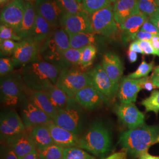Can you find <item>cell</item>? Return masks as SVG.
<instances>
[{"mask_svg": "<svg viewBox=\"0 0 159 159\" xmlns=\"http://www.w3.org/2000/svg\"><path fill=\"white\" fill-rule=\"evenodd\" d=\"M84 120L83 108L74 98H70L67 105L58 111L52 121L57 125L79 136L83 129Z\"/></svg>", "mask_w": 159, "mask_h": 159, "instance_id": "4", "label": "cell"}, {"mask_svg": "<svg viewBox=\"0 0 159 159\" xmlns=\"http://www.w3.org/2000/svg\"><path fill=\"white\" fill-rule=\"evenodd\" d=\"M23 102L21 118L26 129L35 125L47 124L52 120L47 114L35 106L29 100L25 98Z\"/></svg>", "mask_w": 159, "mask_h": 159, "instance_id": "15", "label": "cell"}, {"mask_svg": "<svg viewBox=\"0 0 159 159\" xmlns=\"http://www.w3.org/2000/svg\"><path fill=\"white\" fill-rule=\"evenodd\" d=\"M19 159H40V158L38 153V150H37V148H35L31 153Z\"/></svg>", "mask_w": 159, "mask_h": 159, "instance_id": "50", "label": "cell"}, {"mask_svg": "<svg viewBox=\"0 0 159 159\" xmlns=\"http://www.w3.org/2000/svg\"><path fill=\"white\" fill-rule=\"evenodd\" d=\"M36 15L37 11L33 4L26 1L23 21L18 32L21 41L30 37L35 21Z\"/></svg>", "mask_w": 159, "mask_h": 159, "instance_id": "26", "label": "cell"}, {"mask_svg": "<svg viewBox=\"0 0 159 159\" xmlns=\"http://www.w3.org/2000/svg\"><path fill=\"white\" fill-rule=\"evenodd\" d=\"M140 12L138 0H119L114 4V18L119 27L127 18Z\"/></svg>", "mask_w": 159, "mask_h": 159, "instance_id": "23", "label": "cell"}, {"mask_svg": "<svg viewBox=\"0 0 159 159\" xmlns=\"http://www.w3.org/2000/svg\"><path fill=\"white\" fill-rule=\"evenodd\" d=\"M102 66L114 83L119 84L124 71V66L120 57L114 52H107L102 57Z\"/></svg>", "mask_w": 159, "mask_h": 159, "instance_id": "20", "label": "cell"}, {"mask_svg": "<svg viewBox=\"0 0 159 159\" xmlns=\"http://www.w3.org/2000/svg\"><path fill=\"white\" fill-rule=\"evenodd\" d=\"M25 6L24 0H16L2 8L0 15L1 23L11 27L18 33L23 21Z\"/></svg>", "mask_w": 159, "mask_h": 159, "instance_id": "14", "label": "cell"}, {"mask_svg": "<svg viewBox=\"0 0 159 159\" xmlns=\"http://www.w3.org/2000/svg\"><path fill=\"white\" fill-rule=\"evenodd\" d=\"M12 40L21 41V39L17 31L11 27L1 24L0 25V41Z\"/></svg>", "mask_w": 159, "mask_h": 159, "instance_id": "40", "label": "cell"}, {"mask_svg": "<svg viewBox=\"0 0 159 159\" xmlns=\"http://www.w3.org/2000/svg\"><path fill=\"white\" fill-rule=\"evenodd\" d=\"M141 31H146L148 33H150L154 35L159 34V30L152 23L149 19L146 20L144 23L143 24L142 27L140 29Z\"/></svg>", "mask_w": 159, "mask_h": 159, "instance_id": "44", "label": "cell"}, {"mask_svg": "<svg viewBox=\"0 0 159 159\" xmlns=\"http://www.w3.org/2000/svg\"><path fill=\"white\" fill-rule=\"evenodd\" d=\"M41 43L29 37L20 41L16 50L12 56L15 67L24 66L36 60L40 55Z\"/></svg>", "mask_w": 159, "mask_h": 159, "instance_id": "11", "label": "cell"}, {"mask_svg": "<svg viewBox=\"0 0 159 159\" xmlns=\"http://www.w3.org/2000/svg\"><path fill=\"white\" fill-rule=\"evenodd\" d=\"M93 33L108 38L116 36L119 25L114 18L113 6L111 4L90 14Z\"/></svg>", "mask_w": 159, "mask_h": 159, "instance_id": "8", "label": "cell"}, {"mask_svg": "<svg viewBox=\"0 0 159 159\" xmlns=\"http://www.w3.org/2000/svg\"><path fill=\"white\" fill-rule=\"evenodd\" d=\"M27 94L29 95V100L47 114L51 119L53 120L56 117L58 111L52 104L45 91L29 89Z\"/></svg>", "mask_w": 159, "mask_h": 159, "instance_id": "24", "label": "cell"}, {"mask_svg": "<svg viewBox=\"0 0 159 159\" xmlns=\"http://www.w3.org/2000/svg\"><path fill=\"white\" fill-rule=\"evenodd\" d=\"M27 130L37 150H42L54 144L47 124L35 125Z\"/></svg>", "mask_w": 159, "mask_h": 159, "instance_id": "25", "label": "cell"}, {"mask_svg": "<svg viewBox=\"0 0 159 159\" xmlns=\"http://www.w3.org/2000/svg\"><path fill=\"white\" fill-rule=\"evenodd\" d=\"M60 27L67 34L93 33L90 14L87 12L76 14L64 12L60 21Z\"/></svg>", "mask_w": 159, "mask_h": 159, "instance_id": "12", "label": "cell"}, {"mask_svg": "<svg viewBox=\"0 0 159 159\" xmlns=\"http://www.w3.org/2000/svg\"><path fill=\"white\" fill-rule=\"evenodd\" d=\"M27 1H29V2H32V1H35V0H26Z\"/></svg>", "mask_w": 159, "mask_h": 159, "instance_id": "57", "label": "cell"}, {"mask_svg": "<svg viewBox=\"0 0 159 159\" xmlns=\"http://www.w3.org/2000/svg\"><path fill=\"white\" fill-rule=\"evenodd\" d=\"M95 34L94 33L68 34L70 47L75 49H81L87 46L94 45L96 43Z\"/></svg>", "mask_w": 159, "mask_h": 159, "instance_id": "30", "label": "cell"}, {"mask_svg": "<svg viewBox=\"0 0 159 159\" xmlns=\"http://www.w3.org/2000/svg\"><path fill=\"white\" fill-rule=\"evenodd\" d=\"M53 106L60 111L68 104L70 97L56 84H51L44 90Z\"/></svg>", "mask_w": 159, "mask_h": 159, "instance_id": "28", "label": "cell"}, {"mask_svg": "<svg viewBox=\"0 0 159 159\" xmlns=\"http://www.w3.org/2000/svg\"><path fill=\"white\" fill-rule=\"evenodd\" d=\"M47 125L54 144L64 148L77 147L80 140L78 135L57 125L52 120Z\"/></svg>", "mask_w": 159, "mask_h": 159, "instance_id": "19", "label": "cell"}, {"mask_svg": "<svg viewBox=\"0 0 159 159\" xmlns=\"http://www.w3.org/2000/svg\"><path fill=\"white\" fill-rule=\"evenodd\" d=\"M146 112L153 111L156 114L159 112V90H153L150 96L143 100L141 102Z\"/></svg>", "mask_w": 159, "mask_h": 159, "instance_id": "35", "label": "cell"}, {"mask_svg": "<svg viewBox=\"0 0 159 159\" xmlns=\"http://www.w3.org/2000/svg\"><path fill=\"white\" fill-rule=\"evenodd\" d=\"M159 143V125H144L140 127L123 132L119 137L120 145L131 159L139 158L148 149Z\"/></svg>", "mask_w": 159, "mask_h": 159, "instance_id": "2", "label": "cell"}, {"mask_svg": "<svg viewBox=\"0 0 159 159\" xmlns=\"http://www.w3.org/2000/svg\"><path fill=\"white\" fill-rule=\"evenodd\" d=\"M79 2H81V3H82V1L83 0H77Z\"/></svg>", "mask_w": 159, "mask_h": 159, "instance_id": "58", "label": "cell"}, {"mask_svg": "<svg viewBox=\"0 0 159 159\" xmlns=\"http://www.w3.org/2000/svg\"><path fill=\"white\" fill-rule=\"evenodd\" d=\"M15 67L12 58L1 57L0 58V75L1 77L10 74Z\"/></svg>", "mask_w": 159, "mask_h": 159, "instance_id": "41", "label": "cell"}, {"mask_svg": "<svg viewBox=\"0 0 159 159\" xmlns=\"http://www.w3.org/2000/svg\"><path fill=\"white\" fill-rule=\"evenodd\" d=\"M111 146L112 139L108 129L102 122L95 121L80 137L77 148L96 156H103L111 150Z\"/></svg>", "mask_w": 159, "mask_h": 159, "instance_id": "3", "label": "cell"}, {"mask_svg": "<svg viewBox=\"0 0 159 159\" xmlns=\"http://www.w3.org/2000/svg\"><path fill=\"white\" fill-rule=\"evenodd\" d=\"M149 20L159 30V11L154 14L153 16L149 18Z\"/></svg>", "mask_w": 159, "mask_h": 159, "instance_id": "52", "label": "cell"}, {"mask_svg": "<svg viewBox=\"0 0 159 159\" xmlns=\"http://www.w3.org/2000/svg\"><path fill=\"white\" fill-rule=\"evenodd\" d=\"M127 57L129 59V61L131 63H135L137 60V52L134 51L128 50L127 51Z\"/></svg>", "mask_w": 159, "mask_h": 159, "instance_id": "51", "label": "cell"}, {"mask_svg": "<svg viewBox=\"0 0 159 159\" xmlns=\"http://www.w3.org/2000/svg\"><path fill=\"white\" fill-rule=\"evenodd\" d=\"M138 8L148 18L159 11V7L155 0H138Z\"/></svg>", "mask_w": 159, "mask_h": 159, "instance_id": "34", "label": "cell"}, {"mask_svg": "<svg viewBox=\"0 0 159 159\" xmlns=\"http://www.w3.org/2000/svg\"><path fill=\"white\" fill-rule=\"evenodd\" d=\"M142 79V88L147 91L153 90L157 87L154 84L150 77H146Z\"/></svg>", "mask_w": 159, "mask_h": 159, "instance_id": "46", "label": "cell"}, {"mask_svg": "<svg viewBox=\"0 0 159 159\" xmlns=\"http://www.w3.org/2000/svg\"><path fill=\"white\" fill-rule=\"evenodd\" d=\"M16 0H0V6L1 8H3L6 6H8V4H11L13 1Z\"/></svg>", "mask_w": 159, "mask_h": 159, "instance_id": "54", "label": "cell"}, {"mask_svg": "<svg viewBox=\"0 0 159 159\" xmlns=\"http://www.w3.org/2000/svg\"><path fill=\"white\" fill-rule=\"evenodd\" d=\"M51 28L52 27L50 23L37 12L35 21L30 37L42 44L52 33Z\"/></svg>", "mask_w": 159, "mask_h": 159, "instance_id": "27", "label": "cell"}, {"mask_svg": "<svg viewBox=\"0 0 159 159\" xmlns=\"http://www.w3.org/2000/svg\"><path fill=\"white\" fill-rule=\"evenodd\" d=\"M3 144L11 148L18 159L31 153L36 148L27 129L22 134L3 142Z\"/></svg>", "mask_w": 159, "mask_h": 159, "instance_id": "21", "label": "cell"}, {"mask_svg": "<svg viewBox=\"0 0 159 159\" xmlns=\"http://www.w3.org/2000/svg\"><path fill=\"white\" fill-rule=\"evenodd\" d=\"M27 130L21 118L12 109L3 110L0 116V135L1 141L5 142Z\"/></svg>", "mask_w": 159, "mask_h": 159, "instance_id": "9", "label": "cell"}, {"mask_svg": "<svg viewBox=\"0 0 159 159\" xmlns=\"http://www.w3.org/2000/svg\"><path fill=\"white\" fill-rule=\"evenodd\" d=\"M143 90L142 79H133L126 77L120 83L117 96L121 103L136 102L138 93Z\"/></svg>", "mask_w": 159, "mask_h": 159, "instance_id": "18", "label": "cell"}, {"mask_svg": "<svg viewBox=\"0 0 159 159\" xmlns=\"http://www.w3.org/2000/svg\"><path fill=\"white\" fill-rule=\"evenodd\" d=\"M97 52V48L94 45H90L83 48L81 54L79 67L83 71L89 68L96 57Z\"/></svg>", "mask_w": 159, "mask_h": 159, "instance_id": "31", "label": "cell"}, {"mask_svg": "<svg viewBox=\"0 0 159 159\" xmlns=\"http://www.w3.org/2000/svg\"><path fill=\"white\" fill-rule=\"evenodd\" d=\"M56 85L70 98H74L81 90L91 85V82L87 72L72 67L61 70Z\"/></svg>", "mask_w": 159, "mask_h": 159, "instance_id": "5", "label": "cell"}, {"mask_svg": "<svg viewBox=\"0 0 159 159\" xmlns=\"http://www.w3.org/2000/svg\"><path fill=\"white\" fill-rule=\"evenodd\" d=\"M20 76L7 74L1 77V102L7 107H16L25 98Z\"/></svg>", "mask_w": 159, "mask_h": 159, "instance_id": "7", "label": "cell"}, {"mask_svg": "<svg viewBox=\"0 0 159 159\" xmlns=\"http://www.w3.org/2000/svg\"><path fill=\"white\" fill-rule=\"evenodd\" d=\"M116 114L121 123L129 130L140 127L145 125V116L134 103H121L115 109Z\"/></svg>", "mask_w": 159, "mask_h": 159, "instance_id": "13", "label": "cell"}, {"mask_svg": "<svg viewBox=\"0 0 159 159\" xmlns=\"http://www.w3.org/2000/svg\"><path fill=\"white\" fill-rule=\"evenodd\" d=\"M63 159H94L83 149L77 147L64 148Z\"/></svg>", "mask_w": 159, "mask_h": 159, "instance_id": "37", "label": "cell"}, {"mask_svg": "<svg viewBox=\"0 0 159 159\" xmlns=\"http://www.w3.org/2000/svg\"><path fill=\"white\" fill-rule=\"evenodd\" d=\"M19 42H16L12 40H5L0 41V50L1 57H6L7 56L13 55L16 50Z\"/></svg>", "mask_w": 159, "mask_h": 159, "instance_id": "39", "label": "cell"}, {"mask_svg": "<svg viewBox=\"0 0 159 159\" xmlns=\"http://www.w3.org/2000/svg\"><path fill=\"white\" fill-rule=\"evenodd\" d=\"M154 65V61L148 63L144 60H143L142 62L139 65L136 70L129 74L127 77L133 79H139L148 77L149 73L153 70Z\"/></svg>", "mask_w": 159, "mask_h": 159, "instance_id": "38", "label": "cell"}, {"mask_svg": "<svg viewBox=\"0 0 159 159\" xmlns=\"http://www.w3.org/2000/svg\"><path fill=\"white\" fill-rule=\"evenodd\" d=\"M56 65L39 57L23 66L20 78L24 85L32 90L44 91L51 84H56L61 71Z\"/></svg>", "mask_w": 159, "mask_h": 159, "instance_id": "1", "label": "cell"}, {"mask_svg": "<svg viewBox=\"0 0 159 159\" xmlns=\"http://www.w3.org/2000/svg\"><path fill=\"white\" fill-rule=\"evenodd\" d=\"M83 48L75 49L70 47L61 54L58 66L61 69L79 66L81 54Z\"/></svg>", "mask_w": 159, "mask_h": 159, "instance_id": "29", "label": "cell"}, {"mask_svg": "<svg viewBox=\"0 0 159 159\" xmlns=\"http://www.w3.org/2000/svg\"><path fill=\"white\" fill-rule=\"evenodd\" d=\"M154 35H155L140 30L136 35L134 41H150L153 37Z\"/></svg>", "mask_w": 159, "mask_h": 159, "instance_id": "45", "label": "cell"}, {"mask_svg": "<svg viewBox=\"0 0 159 159\" xmlns=\"http://www.w3.org/2000/svg\"><path fill=\"white\" fill-rule=\"evenodd\" d=\"M74 99L85 110L93 111L101 107L109 100L92 85H87L74 97Z\"/></svg>", "mask_w": 159, "mask_h": 159, "instance_id": "16", "label": "cell"}, {"mask_svg": "<svg viewBox=\"0 0 159 159\" xmlns=\"http://www.w3.org/2000/svg\"><path fill=\"white\" fill-rule=\"evenodd\" d=\"M127 151L123 148L121 151L113 153L104 159H127Z\"/></svg>", "mask_w": 159, "mask_h": 159, "instance_id": "47", "label": "cell"}, {"mask_svg": "<svg viewBox=\"0 0 159 159\" xmlns=\"http://www.w3.org/2000/svg\"><path fill=\"white\" fill-rule=\"evenodd\" d=\"M1 159H19L11 148L5 144L1 148Z\"/></svg>", "mask_w": 159, "mask_h": 159, "instance_id": "43", "label": "cell"}, {"mask_svg": "<svg viewBox=\"0 0 159 159\" xmlns=\"http://www.w3.org/2000/svg\"><path fill=\"white\" fill-rule=\"evenodd\" d=\"M70 47L67 33L62 28L57 29L42 44L40 55L45 61L58 66L61 54Z\"/></svg>", "mask_w": 159, "mask_h": 159, "instance_id": "6", "label": "cell"}, {"mask_svg": "<svg viewBox=\"0 0 159 159\" xmlns=\"http://www.w3.org/2000/svg\"><path fill=\"white\" fill-rule=\"evenodd\" d=\"M87 73L90 79L91 85L109 100L113 99L118 93L119 84L114 83L101 64H97Z\"/></svg>", "mask_w": 159, "mask_h": 159, "instance_id": "10", "label": "cell"}, {"mask_svg": "<svg viewBox=\"0 0 159 159\" xmlns=\"http://www.w3.org/2000/svg\"><path fill=\"white\" fill-rule=\"evenodd\" d=\"M35 9L52 28L60 26L61 18L64 12L57 0H36Z\"/></svg>", "mask_w": 159, "mask_h": 159, "instance_id": "17", "label": "cell"}, {"mask_svg": "<svg viewBox=\"0 0 159 159\" xmlns=\"http://www.w3.org/2000/svg\"><path fill=\"white\" fill-rule=\"evenodd\" d=\"M64 148L56 144L42 150H37L40 159H63Z\"/></svg>", "mask_w": 159, "mask_h": 159, "instance_id": "32", "label": "cell"}, {"mask_svg": "<svg viewBox=\"0 0 159 159\" xmlns=\"http://www.w3.org/2000/svg\"><path fill=\"white\" fill-rule=\"evenodd\" d=\"M150 77L155 86L159 88V66L154 68L153 73Z\"/></svg>", "mask_w": 159, "mask_h": 159, "instance_id": "48", "label": "cell"}, {"mask_svg": "<svg viewBox=\"0 0 159 159\" xmlns=\"http://www.w3.org/2000/svg\"><path fill=\"white\" fill-rule=\"evenodd\" d=\"M149 19L141 12L131 16L127 18L124 23L120 25L123 31V41L127 43L131 41H134L137 33L140 30L143 24Z\"/></svg>", "mask_w": 159, "mask_h": 159, "instance_id": "22", "label": "cell"}, {"mask_svg": "<svg viewBox=\"0 0 159 159\" xmlns=\"http://www.w3.org/2000/svg\"><path fill=\"white\" fill-rule=\"evenodd\" d=\"M139 159H159V156H153L148 153H146L139 157Z\"/></svg>", "mask_w": 159, "mask_h": 159, "instance_id": "53", "label": "cell"}, {"mask_svg": "<svg viewBox=\"0 0 159 159\" xmlns=\"http://www.w3.org/2000/svg\"><path fill=\"white\" fill-rule=\"evenodd\" d=\"M117 1H119V0H110V1L111 2V3H115V2H116Z\"/></svg>", "mask_w": 159, "mask_h": 159, "instance_id": "55", "label": "cell"}, {"mask_svg": "<svg viewBox=\"0 0 159 159\" xmlns=\"http://www.w3.org/2000/svg\"><path fill=\"white\" fill-rule=\"evenodd\" d=\"M110 0H83L82 4L84 10L89 14H91L95 12L110 6L111 4Z\"/></svg>", "mask_w": 159, "mask_h": 159, "instance_id": "36", "label": "cell"}, {"mask_svg": "<svg viewBox=\"0 0 159 159\" xmlns=\"http://www.w3.org/2000/svg\"><path fill=\"white\" fill-rule=\"evenodd\" d=\"M144 54L154 55L159 57V51L154 48L150 41H138Z\"/></svg>", "mask_w": 159, "mask_h": 159, "instance_id": "42", "label": "cell"}, {"mask_svg": "<svg viewBox=\"0 0 159 159\" xmlns=\"http://www.w3.org/2000/svg\"><path fill=\"white\" fill-rule=\"evenodd\" d=\"M156 1V3H157V6L159 7V0H155Z\"/></svg>", "mask_w": 159, "mask_h": 159, "instance_id": "56", "label": "cell"}, {"mask_svg": "<svg viewBox=\"0 0 159 159\" xmlns=\"http://www.w3.org/2000/svg\"><path fill=\"white\" fill-rule=\"evenodd\" d=\"M129 50H131V51H134L137 53H140L142 54H144L143 51L141 49L140 47L139 46V44L138 43V41H133V42H131L129 46Z\"/></svg>", "mask_w": 159, "mask_h": 159, "instance_id": "49", "label": "cell"}, {"mask_svg": "<svg viewBox=\"0 0 159 159\" xmlns=\"http://www.w3.org/2000/svg\"><path fill=\"white\" fill-rule=\"evenodd\" d=\"M64 12L76 14L87 12L84 10L82 3L77 0H57Z\"/></svg>", "mask_w": 159, "mask_h": 159, "instance_id": "33", "label": "cell"}]
</instances>
